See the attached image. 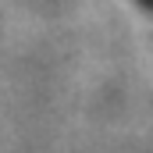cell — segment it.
Listing matches in <instances>:
<instances>
[{
  "mask_svg": "<svg viewBox=\"0 0 153 153\" xmlns=\"http://www.w3.org/2000/svg\"><path fill=\"white\" fill-rule=\"evenodd\" d=\"M139 4H143V7H146V11H153V0H139Z\"/></svg>",
  "mask_w": 153,
  "mask_h": 153,
  "instance_id": "1",
  "label": "cell"
}]
</instances>
